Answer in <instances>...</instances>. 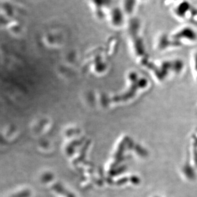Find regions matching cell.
<instances>
[{
    "label": "cell",
    "instance_id": "1",
    "mask_svg": "<svg viewBox=\"0 0 197 197\" xmlns=\"http://www.w3.org/2000/svg\"><path fill=\"white\" fill-rule=\"evenodd\" d=\"M148 67L155 80L158 83L163 85L179 77L185 70L186 65L181 59L170 58L150 63Z\"/></svg>",
    "mask_w": 197,
    "mask_h": 197
},
{
    "label": "cell",
    "instance_id": "2",
    "mask_svg": "<svg viewBox=\"0 0 197 197\" xmlns=\"http://www.w3.org/2000/svg\"><path fill=\"white\" fill-rule=\"evenodd\" d=\"M170 35L181 48L193 46L197 44V31L192 26H183Z\"/></svg>",
    "mask_w": 197,
    "mask_h": 197
},
{
    "label": "cell",
    "instance_id": "3",
    "mask_svg": "<svg viewBox=\"0 0 197 197\" xmlns=\"http://www.w3.org/2000/svg\"><path fill=\"white\" fill-rule=\"evenodd\" d=\"M156 49L159 53H164L181 48L172 40L170 34L162 33L157 37L155 44Z\"/></svg>",
    "mask_w": 197,
    "mask_h": 197
},
{
    "label": "cell",
    "instance_id": "4",
    "mask_svg": "<svg viewBox=\"0 0 197 197\" xmlns=\"http://www.w3.org/2000/svg\"><path fill=\"white\" fill-rule=\"evenodd\" d=\"M193 7L187 0L182 1L174 9V14L180 20L188 21L189 13Z\"/></svg>",
    "mask_w": 197,
    "mask_h": 197
},
{
    "label": "cell",
    "instance_id": "5",
    "mask_svg": "<svg viewBox=\"0 0 197 197\" xmlns=\"http://www.w3.org/2000/svg\"><path fill=\"white\" fill-rule=\"evenodd\" d=\"M189 68L192 79L197 84V49L193 50L190 55Z\"/></svg>",
    "mask_w": 197,
    "mask_h": 197
},
{
    "label": "cell",
    "instance_id": "6",
    "mask_svg": "<svg viewBox=\"0 0 197 197\" xmlns=\"http://www.w3.org/2000/svg\"><path fill=\"white\" fill-rule=\"evenodd\" d=\"M99 16H103V9L108 8L112 4V0H92Z\"/></svg>",
    "mask_w": 197,
    "mask_h": 197
},
{
    "label": "cell",
    "instance_id": "7",
    "mask_svg": "<svg viewBox=\"0 0 197 197\" xmlns=\"http://www.w3.org/2000/svg\"><path fill=\"white\" fill-rule=\"evenodd\" d=\"M111 18L113 23L115 25H119L122 23L123 19L122 10L119 7H114L111 11Z\"/></svg>",
    "mask_w": 197,
    "mask_h": 197
},
{
    "label": "cell",
    "instance_id": "8",
    "mask_svg": "<svg viewBox=\"0 0 197 197\" xmlns=\"http://www.w3.org/2000/svg\"><path fill=\"white\" fill-rule=\"evenodd\" d=\"M136 5V0H124V9L127 14L133 12Z\"/></svg>",
    "mask_w": 197,
    "mask_h": 197
},
{
    "label": "cell",
    "instance_id": "9",
    "mask_svg": "<svg viewBox=\"0 0 197 197\" xmlns=\"http://www.w3.org/2000/svg\"><path fill=\"white\" fill-rule=\"evenodd\" d=\"M176 1H180V2H181V1H185V0H176Z\"/></svg>",
    "mask_w": 197,
    "mask_h": 197
}]
</instances>
